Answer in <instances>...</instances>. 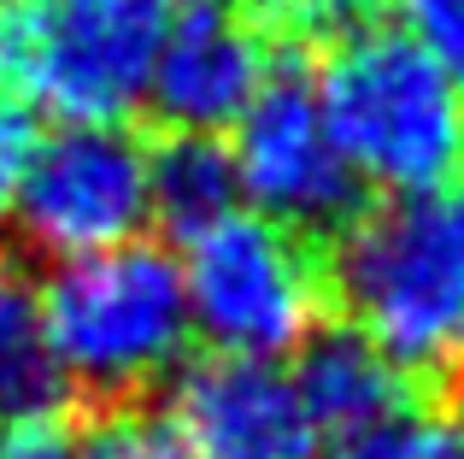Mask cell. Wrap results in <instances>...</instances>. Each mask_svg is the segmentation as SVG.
<instances>
[{
	"label": "cell",
	"instance_id": "4fadbf2b",
	"mask_svg": "<svg viewBox=\"0 0 464 459\" xmlns=\"http://www.w3.org/2000/svg\"><path fill=\"white\" fill-rule=\"evenodd\" d=\"M400 0H247V18L265 30V42L276 47H329L353 30H371L394 12Z\"/></svg>",
	"mask_w": 464,
	"mask_h": 459
},
{
	"label": "cell",
	"instance_id": "2e32d148",
	"mask_svg": "<svg viewBox=\"0 0 464 459\" xmlns=\"http://www.w3.org/2000/svg\"><path fill=\"white\" fill-rule=\"evenodd\" d=\"M411 24V42L464 89V0H400Z\"/></svg>",
	"mask_w": 464,
	"mask_h": 459
},
{
	"label": "cell",
	"instance_id": "3957f363",
	"mask_svg": "<svg viewBox=\"0 0 464 459\" xmlns=\"http://www.w3.org/2000/svg\"><path fill=\"white\" fill-rule=\"evenodd\" d=\"M317 112L341 160L388 195L453 189L464 177V94L411 35L371 24L324 47Z\"/></svg>",
	"mask_w": 464,
	"mask_h": 459
},
{
	"label": "cell",
	"instance_id": "ac0fdd59",
	"mask_svg": "<svg viewBox=\"0 0 464 459\" xmlns=\"http://www.w3.org/2000/svg\"><path fill=\"white\" fill-rule=\"evenodd\" d=\"M30 148H35L30 106H18V101L0 94V219H6V207H12V189H18V177H24Z\"/></svg>",
	"mask_w": 464,
	"mask_h": 459
},
{
	"label": "cell",
	"instance_id": "7c38bea8",
	"mask_svg": "<svg viewBox=\"0 0 464 459\" xmlns=\"http://www.w3.org/2000/svg\"><path fill=\"white\" fill-rule=\"evenodd\" d=\"M241 200L236 153L218 136L165 130L159 148H148V219L170 241H194L212 224H224Z\"/></svg>",
	"mask_w": 464,
	"mask_h": 459
},
{
	"label": "cell",
	"instance_id": "7a4b0ae2",
	"mask_svg": "<svg viewBox=\"0 0 464 459\" xmlns=\"http://www.w3.org/2000/svg\"><path fill=\"white\" fill-rule=\"evenodd\" d=\"M42 324L65 366L77 413L148 401L182 366L194 330L182 265L159 241H124L82 259H59L42 288Z\"/></svg>",
	"mask_w": 464,
	"mask_h": 459
},
{
	"label": "cell",
	"instance_id": "277c9868",
	"mask_svg": "<svg viewBox=\"0 0 464 459\" xmlns=\"http://www.w3.org/2000/svg\"><path fill=\"white\" fill-rule=\"evenodd\" d=\"M165 30L170 0H0V94L65 124H124Z\"/></svg>",
	"mask_w": 464,
	"mask_h": 459
},
{
	"label": "cell",
	"instance_id": "30bf717a",
	"mask_svg": "<svg viewBox=\"0 0 464 459\" xmlns=\"http://www.w3.org/2000/svg\"><path fill=\"white\" fill-rule=\"evenodd\" d=\"M295 354H300L295 359L300 406H306L312 430H329L335 442L435 406L430 383H423L418 371H406L394 354H382V347L364 330H353L347 318H324Z\"/></svg>",
	"mask_w": 464,
	"mask_h": 459
},
{
	"label": "cell",
	"instance_id": "6da1fadb",
	"mask_svg": "<svg viewBox=\"0 0 464 459\" xmlns=\"http://www.w3.org/2000/svg\"><path fill=\"white\" fill-rule=\"evenodd\" d=\"M329 307L441 389L464 371V189L364 200L329 236Z\"/></svg>",
	"mask_w": 464,
	"mask_h": 459
},
{
	"label": "cell",
	"instance_id": "8992f818",
	"mask_svg": "<svg viewBox=\"0 0 464 459\" xmlns=\"http://www.w3.org/2000/svg\"><path fill=\"white\" fill-rule=\"evenodd\" d=\"M18 259H82L124 248L148 224V142L130 124H59L12 189Z\"/></svg>",
	"mask_w": 464,
	"mask_h": 459
},
{
	"label": "cell",
	"instance_id": "ba28073f",
	"mask_svg": "<svg viewBox=\"0 0 464 459\" xmlns=\"http://www.w3.org/2000/svg\"><path fill=\"white\" fill-rule=\"evenodd\" d=\"M170 425L200 459H312V418L271 359L206 354L170 371Z\"/></svg>",
	"mask_w": 464,
	"mask_h": 459
},
{
	"label": "cell",
	"instance_id": "e0dca14e",
	"mask_svg": "<svg viewBox=\"0 0 464 459\" xmlns=\"http://www.w3.org/2000/svg\"><path fill=\"white\" fill-rule=\"evenodd\" d=\"M0 459H77V430L71 418L0 425Z\"/></svg>",
	"mask_w": 464,
	"mask_h": 459
},
{
	"label": "cell",
	"instance_id": "5bb4252c",
	"mask_svg": "<svg viewBox=\"0 0 464 459\" xmlns=\"http://www.w3.org/2000/svg\"><path fill=\"white\" fill-rule=\"evenodd\" d=\"M77 459H200L182 442V430L148 401L112 406V413H82Z\"/></svg>",
	"mask_w": 464,
	"mask_h": 459
},
{
	"label": "cell",
	"instance_id": "9a60e30c",
	"mask_svg": "<svg viewBox=\"0 0 464 459\" xmlns=\"http://www.w3.org/2000/svg\"><path fill=\"white\" fill-rule=\"evenodd\" d=\"M324 459H464V413L447 406H423L394 425L341 436Z\"/></svg>",
	"mask_w": 464,
	"mask_h": 459
},
{
	"label": "cell",
	"instance_id": "52a82bcc",
	"mask_svg": "<svg viewBox=\"0 0 464 459\" xmlns=\"http://www.w3.org/2000/svg\"><path fill=\"white\" fill-rule=\"evenodd\" d=\"M229 153L241 171V195L259 200L265 219L306 230L317 241L347 230L371 200L364 177L329 142V124L317 112L312 89V54H300V47L271 42V71H265L259 94L247 101V112L236 118Z\"/></svg>",
	"mask_w": 464,
	"mask_h": 459
},
{
	"label": "cell",
	"instance_id": "d6986e66",
	"mask_svg": "<svg viewBox=\"0 0 464 459\" xmlns=\"http://www.w3.org/2000/svg\"><path fill=\"white\" fill-rule=\"evenodd\" d=\"M182 6H188V12H194V6H229V0H182Z\"/></svg>",
	"mask_w": 464,
	"mask_h": 459
},
{
	"label": "cell",
	"instance_id": "8fae6325",
	"mask_svg": "<svg viewBox=\"0 0 464 459\" xmlns=\"http://www.w3.org/2000/svg\"><path fill=\"white\" fill-rule=\"evenodd\" d=\"M71 383L42 324V295L24 277V259L0 248V425L65 418Z\"/></svg>",
	"mask_w": 464,
	"mask_h": 459
},
{
	"label": "cell",
	"instance_id": "9c48e42d",
	"mask_svg": "<svg viewBox=\"0 0 464 459\" xmlns=\"http://www.w3.org/2000/svg\"><path fill=\"white\" fill-rule=\"evenodd\" d=\"M271 71V42L241 6H194L165 30L148 83V112L159 130L218 136L229 130Z\"/></svg>",
	"mask_w": 464,
	"mask_h": 459
},
{
	"label": "cell",
	"instance_id": "5b68a950",
	"mask_svg": "<svg viewBox=\"0 0 464 459\" xmlns=\"http://www.w3.org/2000/svg\"><path fill=\"white\" fill-rule=\"evenodd\" d=\"M329 241L288 230L265 212H229L188 241V324L236 359H271L300 347L329 307Z\"/></svg>",
	"mask_w": 464,
	"mask_h": 459
}]
</instances>
